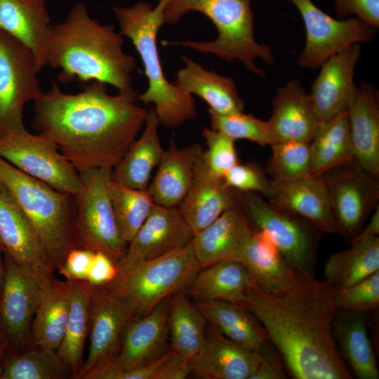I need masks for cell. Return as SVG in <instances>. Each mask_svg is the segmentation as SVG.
I'll use <instances>...</instances> for the list:
<instances>
[{
  "label": "cell",
  "mask_w": 379,
  "mask_h": 379,
  "mask_svg": "<svg viewBox=\"0 0 379 379\" xmlns=\"http://www.w3.org/2000/svg\"><path fill=\"white\" fill-rule=\"evenodd\" d=\"M185 67L178 71L175 84L183 92L196 95L209 106V110L227 115L244 111V102L239 95L235 82L204 68L187 56Z\"/></svg>",
  "instance_id": "obj_29"
},
{
  "label": "cell",
  "mask_w": 379,
  "mask_h": 379,
  "mask_svg": "<svg viewBox=\"0 0 379 379\" xmlns=\"http://www.w3.org/2000/svg\"><path fill=\"white\" fill-rule=\"evenodd\" d=\"M74 378L70 367L57 350L29 347L21 352L6 351L2 361L1 379Z\"/></svg>",
  "instance_id": "obj_38"
},
{
  "label": "cell",
  "mask_w": 379,
  "mask_h": 379,
  "mask_svg": "<svg viewBox=\"0 0 379 379\" xmlns=\"http://www.w3.org/2000/svg\"><path fill=\"white\" fill-rule=\"evenodd\" d=\"M0 243L4 253L25 267L46 275L55 269L35 228L1 183Z\"/></svg>",
  "instance_id": "obj_18"
},
{
  "label": "cell",
  "mask_w": 379,
  "mask_h": 379,
  "mask_svg": "<svg viewBox=\"0 0 379 379\" xmlns=\"http://www.w3.org/2000/svg\"><path fill=\"white\" fill-rule=\"evenodd\" d=\"M253 227L237 206L194 234L190 246L201 268L224 261L238 260Z\"/></svg>",
  "instance_id": "obj_22"
},
{
  "label": "cell",
  "mask_w": 379,
  "mask_h": 379,
  "mask_svg": "<svg viewBox=\"0 0 379 379\" xmlns=\"http://www.w3.org/2000/svg\"><path fill=\"white\" fill-rule=\"evenodd\" d=\"M0 157L58 191L75 196L81 188L79 172L53 140L41 134L24 128L1 137Z\"/></svg>",
  "instance_id": "obj_10"
},
{
  "label": "cell",
  "mask_w": 379,
  "mask_h": 379,
  "mask_svg": "<svg viewBox=\"0 0 379 379\" xmlns=\"http://www.w3.org/2000/svg\"><path fill=\"white\" fill-rule=\"evenodd\" d=\"M223 180L230 188L240 192H252L267 197L271 179L256 164L238 162L224 175Z\"/></svg>",
  "instance_id": "obj_45"
},
{
  "label": "cell",
  "mask_w": 379,
  "mask_h": 379,
  "mask_svg": "<svg viewBox=\"0 0 379 379\" xmlns=\"http://www.w3.org/2000/svg\"><path fill=\"white\" fill-rule=\"evenodd\" d=\"M112 169L80 172L82 186L74 197V229L78 247L102 252L119 262L126 248L117 226L109 185Z\"/></svg>",
  "instance_id": "obj_9"
},
{
  "label": "cell",
  "mask_w": 379,
  "mask_h": 379,
  "mask_svg": "<svg viewBox=\"0 0 379 379\" xmlns=\"http://www.w3.org/2000/svg\"><path fill=\"white\" fill-rule=\"evenodd\" d=\"M32 53L0 30V138L25 128L23 110L43 91Z\"/></svg>",
  "instance_id": "obj_12"
},
{
  "label": "cell",
  "mask_w": 379,
  "mask_h": 379,
  "mask_svg": "<svg viewBox=\"0 0 379 379\" xmlns=\"http://www.w3.org/2000/svg\"><path fill=\"white\" fill-rule=\"evenodd\" d=\"M50 22L45 0H0V30L32 53L39 71L47 65Z\"/></svg>",
  "instance_id": "obj_25"
},
{
  "label": "cell",
  "mask_w": 379,
  "mask_h": 379,
  "mask_svg": "<svg viewBox=\"0 0 379 379\" xmlns=\"http://www.w3.org/2000/svg\"><path fill=\"white\" fill-rule=\"evenodd\" d=\"M70 302L69 282L52 276L44 290L34 315L29 347L58 350L65 333Z\"/></svg>",
  "instance_id": "obj_31"
},
{
  "label": "cell",
  "mask_w": 379,
  "mask_h": 379,
  "mask_svg": "<svg viewBox=\"0 0 379 379\" xmlns=\"http://www.w3.org/2000/svg\"><path fill=\"white\" fill-rule=\"evenodd\" d=\"M270 146L266 171L272 180L292 182L310 175V142L283 141Z\"/></svg>",
  "instance_id": "obj_41"
},
{
  "label": "cell",
  "mask_w": 379,
  "mask_h": 379,
  "mask_svg": "<svg viewBox=\"0 0 379 379\" xmlns=\"http://www.w3.org/2000/svg\"><path fill=\"white\" fill-rule=\"evenodd\" d=\"M236 205L234 191L210 171L203 152L190 189L179 204L185 220L195 234Z\"/></svg>",
  "instance_id": "obj_23"
},
{
  "label": "cell",
  "mask_w": 379,
  "mask_h": 379,
  "mask_svg": "<svg viewBox=\"0 0 379 379\" xmlns=\"http://www.w3.org/2000/svg\"><path fill=\"white\" fill-rule=\"evenodd\" d=\"M171 349L190 361L200 350L206 338V319L195 304L183 294L171 299L168 314Z\"/></svg>",
  "instance_id": "obj_39"
},
{
  "label": "cell",
  "mask_w": 379,
  "mask_h": 379,
  "mask_svg": "<svg viewBox=\"0 0 379 379\" xmlns=\"http://www.w3.org/2000/svg\"><path fill=\"white\" fill-rule=\"evenodd\" d=\"M379 234V205L378 204L374 208V212L371 218L368 225L364 230L358 233L353 239L352 243L366 240L370 238L377 237Z\"/></svg>",
  "instance_id": "obj_50"
},
{
  "label": "cell",
  "mask_w": 379,
  "mask_h": 379,
  "mask_svg": "<svg viewBox=\"0 0 379 379\" xmlns=\"http://www.w3.org/2000/svg\"><path fill=\"white\" fill-rule=\"evenodd\" d=\"M360 51L359 44H354L320 66L310 94L319 123L347 109L353 102L358 89L354 81V68Z\"/></svg>",
  "instance_id": "obj_19"
},
{
  "label": "cell",
  "mask_w": 379,
  "mask_h": 379,
  "mask_svg": "<svg viewBox=\"0 0 379 379\" xmlns=\"http://www.w3.org/2000/svg\"><path fill=\"white\" fill-rule=\"evenodd\" d=\"M379 271V237L351 244L333 253L324 265L325 280L335 290L346 288Z\"/></svg>",
  "instance_id": "obj_35"
},
{
  "label": "cell",
  "mask_w": 379,
  "mask_h": 379,
  "mask_svg": "<svg viewBox=\"0 0 379 379\" xmlns=\"http://www.w3.org/2000/svg\"><path fill=\"white\" fill-rule=\"evenodd\" d=\"M168 1L159 0L154 7L148 2L138 1L131 6H114L113 11L120 33L131 41L147 79V88L138 95V100L154 104L159 123L174 128L196 119L197 109L193 96L166 78L160 60L157 38L165 23L164 10Z\"/></svg>",
  "instance_id": "obj_4"
},
{
  "label": "cell",
  "mask_w": 379,
  "mask_h": 379,
  "mask_svg": "<svg viewBox=\"0 0 379 379\" xmlns=\"http://www.w3.org/2000/svg\"><path fill=\"white\" fill-rule=\"evenodd\" d=\"M334 4L339 18L354 14L362 22L379 27V0H334Z\"/></svg>",
  "instance_id": "obj_46"
},
{
  "label": "cell",
  "mask_w": 379,
  "mask_h": 379,
  "mask_svg": "<svg viewBox=\"0 0 379 379\" xmlns=\"http://www.w3.org/2000/svg\"><path fill=\"white\" fill-rule=\"evenodd\" d=\"M298 10L306 30V43L298 58L301 67L314 69L333 55L356 44L370 41L376 28L358 18L337 20L311 0H290Z\"/></svg>",
  "instance_id": "obj_15"
},
{
  "label": "cell",
  "mask_w": 379,
  "mask_h": 379,
  "mask_svg": "<svg viewBox=\"0 0 379 379\" xmlns=\"http://www.w3.org/2000/svg\"><path fill=\"white\" fill-rule=\"evenodd\" d=\"M310 176L321 175L354 159L347 109L319 123L310 142Z\"/></svg>",
  "instance_id": "obj_34"
},
{
  "label": "cell",
  "mask_w": 379,
  "mask_h": 379,
  "mask_svg": "<svg viewBox=\"0 0 379 379\" xmlns=\"http://www.w3.org/2000/svg\"><path fill=\"white\" fill-rule=\"evenodd\" d=\"M124 43L120 32L91 18L79 1L63 22L50 26L47 65L60 69L62 84L99 81L118 93L131 92L135 60L124 52Z\"/></svg>",
  "instance_id": "obj_3"
},
{
  "label": "cell",
  "mask_w": 379,
  "mask_h": 379,
  "mask_svg": "<svg viewBox=\"0 0 379 379\" xmlns=\"http://www.w3.org/2000/svg\"><path fill=\"white\" fill-rule=\"evenodd\" d=\"M118 272L117 262L102 252L95 251L86 281L93 286L105 285L113 281Z\"/></svg>",
  "instance_id": "obj_49"
},
{
  "label": "cell",
  "mask_w": 379,
  "mask_h": 379,
  "mask_svg": "<svg viewBox=\"0 0 379 379\" xmlns=\"http://www.w3.org/2000/svg\"><path fill=\"white\" fill-rule=\"evenodd\" d=\"M260 360V354L234 342L213 327L206 334L190 367L191 373L204 379H250Z\"/></svg>",
  "instance_id": "obj_21"
},
{
  "label": "cell",
  "mask_w": 379,
  "mask_h": 379,
  "mask_svg": "<svg viewBox=\"0 0 379 379\" xmlns=\"http://www.w3.org/2000/svg\"><path fill=\"white\" fill-rule=\"evenodd\" d=\"M171 298L148 313L133 318L126 326L114 356L86 379H117L126 371L146 365L159 358L167 348Z\"/></svg>",
  "instance_id": "obj_14"
},
{
  "label": "cell",
  "mask_w": 379,
  "mask_h": 379,
  "mask_svg": "<svg viewBox=\"0 0 379 379\" xmlns=\"http://www.w3.org/2000/svg\"><path fill=\"white\" fill-rule=\"evenodd\" d=\"M132 312L109 284L93 286L89 306V350L76 378H86L116 353Z\"/></svg>",
  "instance_id": "obj_16"
},
{
  "label": "cell",
  "mask_w": 379,
  "mask_h": 379,
  "mask_svg": "<svg viewBox=\"0 0 379 379\" xmlns=\"http://www.w3.org/2000/svg\"><path fill=\"white\" fill-rule=\"evenodd\" d=\"M379 305V271L341 290H336L338 310L362 312L375 310Z\"/></svg>",
  "instance_id": "obj_44"
},
{
  "label": "cell",
  "mask_w": 379,
  "mask_h": 379,
  "mask_svg": "<svg viewBox=\"0 0 379 379\" xmlns=\"http://www.w3.org/2000/svg\"><path fill=\"white\" fill-rule=\"evenodd\" d=\"M201 134L207 147L204 150L207 167L213 174L223 178L225 173L239 162L235 140L213 128H205Z\"/></svg>",
  "instance_id": "obj_43"
},
{
  "label": "cell",
  "mask_w": 379,
  "mask_h": 379,
  "mask_svg": "<svg viewBox=\"0 0 379 379\" xmlns=\"http://www.w3.org/2000/svg\"><path fill=\"white\" fill-rule=\"evenodd\" d=\"M259 364L250 379H286L283 359L277 347L267 340L262 346Z\"/></svg>",
  "instance_id": "obj_47"
},
{
  "label": "cell",
  "mask_w": 379,
  "mask_h": 379,
  "mask_svg": "<svg viewBox=\"0 0 379 379\" xmlns=\"http://www.w3.org/2000/svg\"><path fill=\"white\" fill-rule=\"evenodd\" d=\"M94 252L81 247L71 249L62 265L58 269L59 272L67 281H86Z\"/></svg>",
  "instance_id": "obj_48"
},
{
  "label": "cell",
  "mask_w": 379,
  "mask_h": 379,
  "mask_svg": "<svg viewBox=\"0 0 379 379\" xmlns=\"http://www.w3.org/2000/svg\"><path fill=\"white\" fill-rule=\"evenodd\" d=\"M194 233L178 206L156 204L128 243L118 265L125 266L155 258L187 246Z\"/></svg>",
  "instance_id": "obj_17"
},
{
  "label": "cell",
  "mask_w": 379,
  "mask_h": 379,
  "mask_svg": "<svg viewBox=\"0 0 379 379\" xmlns=\"http://www.w3.org/2000/svg\"><path fill=\"white\" fill-rule=\"evenodd\" d=\"M203 152L198 143L178 148L171 139L147 187L156 204L175 207L180 204L190 189Z\"/></svg>",
  "instance_id": "obj_26"
},
{
  "label": "cell",
  "mask_w": 379,
  "mask_h": 379,
  "mask_svg": "<svg viewBox=\"0 0 379 379\" xmlns=\"http://www.w3.org/2000/svg\"><path fill=\"white\" fill-rule=\"evenodd\" d=\"M266 199L272 204L307 220L321 232H337L322 175H310L292 182L271 179Z\"/></svg>",
  "instance_id": "obj_20"
},
{
  "label": "cell",
  "mask_w": 379,
  "mask_h": 379,
  "mask_svg": "<svg viewBox=\"0 0 379 379\" xmlns=\"http://www.w3.org/2000/svg\"><path fill=\"white\" fill-rule=\"evenodd\" d=\"M8 348L7 340L5 335L0 331V379L2 373V361L4 354Z\"/></svg>",
  "instance_id": "obj_51"
},
{
  "label": "cell",
  "mask_w": 379,
  "mask_h": 379,
  "mask_svg": "<svg viewBox=\"0 0 379 379\" xmlns=\"http://www.w3.org/2000/svg\"><path fill=\"white\" fill-rule=\"evenodd\" d=\"M336 290L326 280L301 277L279 293L253 283L239 305L262 324L296 379H350L333 335Z\"/></svg>",
  "instance_id": "obj_2"
},
{
  "label": "cell",
  "mask_w": 379,
  "mask_h": 379,
  "mask_svg": "<svg viewBox=\"0 0 379 379\" xmlns=\"http://www.w3.org/2000/svg\"><path fill=\"white\" fill-rule=\"evenodd\" d=\"M77 93L55 82L34 100L32 126L58 146L80 173L113 168L136 139L148 111L133 91L110 95L107 84L91 81Z\"/></svg>",
  "instance_id": "obj_1"
},
{
  "label": "cell",
  "mask_w": 379,
  "mask_h": 379,
  "mask_svg": "<svg viewBox=\"0 0 379 379\" xmlns=\"http://www.w3.org/2000/svg\"><path fill=\"white\" fill-rule=\"evenodd\" d=\"M253 283L242 262L230 260L201 268L188 288L197 301L214 300L239 303Z\"/></svg>",
  "instance_id": "obj_33"
},
{
  "label": "cell",
  "mask_w": 379,
  "mask_h": 379,
  "mask_svg": "<svg viewBox=\"0 0 379 379\" xmlns=\"http://www.w3.org/2000/svg\"><path fill=\"white\" fill-rule=\"evenodd\" d=\"M195 305L206 321L224 335L260 354L268 338L262 324L248 310L224 300H199Z\"/></svg>",
  "instance_id": "obj_32"
},
{
  "label": "cell",
  "mask_w": 379,
  "mask_h": 379,
  "mask_svg": "<svg viewBox=\"0 0 379 379\" xmlns=\"http://www.w3.org/2000/svg\"><path fill=\"white\" fill-rule=\"evenodd\" d=\"M267 121L276 142H310L319 124L310 94L298 79L279 88Z\"/></svg>",
  "instance_id": "obj_24"
},
{
  "label": "cell",
  "mask_w": 379,
  "mask_h": 379,
  "mask_svg": "<svg viewBox=\"0 0 379 379\" xmlns=\"http://www.w3.org/2000/svg\"><path fill=\"white\" fill-rule=\"evenodd\" d=\"M4 254L0 331L7 340L6 351L18 352L30 346L34 315L44 290L53 275L25 267Z\"/></svg>",
  "instance_id": "obj_11"
},
{
  "label": "cell",
  "mask_w": 379,
  "mask_h": 379,
  "mask_svg": "<svg viewBox=\"0 0 379 379\" xmlns=\"http://www.w3.org/2000/svg\"><path fill=\"white\" fill-rule=\"evenodd\" d=\"M239 261L246 267L255 284L270 293L288 290L302 277L289 265L270 239L254 228Z\"/></svg>",
  "instance_id": "obj_28"
},
{
  "label": "cell",
  "mask_w": 379,
  "mask_h": 379,
  "mask_svg": "<svg viewBox=\"0 0 379 379\" xmlns=\"http://www.w3.org/2000/svg\"><path fill=\"white\" fill-rule=\"evenodd\" d=\"M159 124L154 109L148 110L142 135L133 141L112 169L114 181L133 189H147L152 172L165 150L158 135Z\"/></svg>",
  "instance_id": "obj_30"
},
{
  "label": "cell",
  "mask_w": 379,
  "mask_h": 379,
  "mask_svg": "<svg viewBox=\"0 0 379 379\" xmlns=\"http://www.w3.org/2000/svg\"><path fill=\"white\" fill-rule=\"evenodd\" d=\"M0 183L29 220L58 269L68 252L78 247L74 196L22 173L1 157Z\"/></svg>",
  "instance_id": "obj_6"
},
{
  "label": "cell",
  "mask_w": 379,
  "mask_h": 379,
  "mask_svg": "<svg viewBox=\"0 0 379 379\" xmlns=\"http://www.w3.org/2000/svg\"><path fill=\"white\" fill-rule=\"evenodd\" d=\"M109 196L120 237L128 244L151 213L155 203L146 190L128 187L114 181L109 185Z\"/></svg>",
  "instance_id": "obj_40"
},
{
  "label": "cell",
  "mask_w": 379,
  "mask_h": 379,
  "mask_svg": "<svg viewBox=\"0 0 379 379\" xmlns=\"http://www.w3.org/2000/svg\"><path fill=\"white\" fill-rule=\"evenodd\" d=\"M1 251H2V248L0 243V295H1V288H2V284H3V279H4V261L1 257Z\"/></svg>",
  "instance_id": "obj_52"
},
{
  "label": "cell",
  "mask_w": 379,
  "mask_h": 379,
  "mask_svg": "<svg viewBox=\"0 0 379 379\" xmlns=\"http://www.w3.org/2000/svg\"><path fill=\"white\" fill-rule=\"evenodd\" d=\"M71 288L70 309L64 338L58 353L72 369L74 378L83 365L89 332V306L93 286L86 280L68 281Z\"/></svg>",
  "instance_id": "obj_37"
},
{
  "label": "cell",
  "mask_w": 379,
  "mask_h": 379,
  "mask_svg": "<svg viewBox=\"0 0 379 379\" xmlns=\"http://www.w3.org/2000/svg\"><path fill=\"white\" fill-rule=\"evenodd\" d=\"M190 11L206 16L216 27L217 38L211 41H166L165 46H185L228 62L237 60L251 72L265 77L255 60L272 64L274 57L270 46L255 39L251 0H169L164 10L165 23L175 25Z\"/></svg>",
  "instance_id": "obj_5"
},
{
  "label": "cell",
  "mask_w": 379,
  "mask_h": 379,
  "mask_svg": "<svg viewBox=\"0 0 379 379\" xmlns=\"http://www.w3.org/2000/svg\"><path fill=\"white\" fill-rule=\"evenodd\" d=\"M211 128L220 131L234 140H247L262 146L276 142L267 121L243 112L222 115L208 110Z\"/></svg>",
  "instance_id": "obj_42"
},
{
  "label": "cell",
  "mask_w": 379,
  "mask_h": 379,
  "mask_svg": "<svg viewBox=\"0 0 379 379\" xmlns=\"http://www.w3.org/2000/svg\"><path fill=\"white\" fill-rule=\"evenodd\" d=\"M360 312L343 310L335 317L333 335L338 339L341 356L349 362L360 379H378L379 371L365 320Z\"/></svg>",
  "instance_id": "obj_36"
},
{
  "label": "cell",
  "mask_w": 379,
  "mask_h": 379,
  "mask_svg": "<svg viewBox=\"0 0 379 379\" xmlns=\"http://www.w3.org/2000/svg\"><path fill=\"white\" fill-rule=\"evenodd\" d=\"M337 227L351 244L378 204L379 181L353 159L321 175Z\"/></svg>",
  "instance_id": "obj_13"
},
{
  "label": "cell",
  "mask_w": 379,
  "mask_h": 379,
  "mask_svg": "<svg viewBox=\"0 0 379 379\" xmlns=\"http://www.w3.org/2000/svg\"><path fill=\"white\" fill-rule=\"evenodd\" d=\"M234 191L237 205L253 228L270 239L298 274L307 279L316 278L317 251L321 232L307 220L272 204L258 193Z\"/></svg>",
  "instance_id": "obj_8"
},
{
  "label": "cell",
  "mask_w": 379,
  "mask_h": 379,
  "mask_svg": "<svg viewBox=\"0 0 379 379\" xmlns=\"http://www.w3.org/2000/svg\"><path fill=\"white\" fill-rule=\"evenodd\" d=\"M354 157L372 175L379 176V110L376 93L371 85L361 84L347 109Z\"/></svg>",
  "instance_id": "obj_27"
},
{
  "label": "cell",
  "mask_w": 379,
  "mask_h": 379,
  "mask_svg": "<svg viewBox=\"0 0 379 379\" xmlns=\"http://www.w3.org/2000/svg\"><path fill=\"white\" fill-rule=\"evenodd\" d=\"M118 266V274L109 284L127 303L133 318L188 288L201 268L190 243L155 258Z\"/></svg>",
  "instance_id": "obj_7"
}]
</instances>
